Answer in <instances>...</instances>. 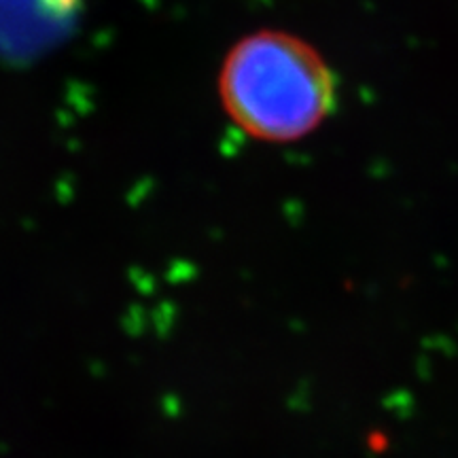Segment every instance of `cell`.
<instances>
[{
  "label": "cell",
  "mask_w": 458,
  "mask_h": 458,
  "mask_svg": "<svg viewBox=\"0 0 458 458\" xmlns=\"http://www.w3.org/2000/svg\"><path fill=\"white\" fill-rule=\"evenodd\" d=\"M221 106L261 142H293L335 105V79L312 45L289 32L259 30L227 51L219 71Z\"/></svg>",
  "instance_id": "cell-1"
}]
</instances>
